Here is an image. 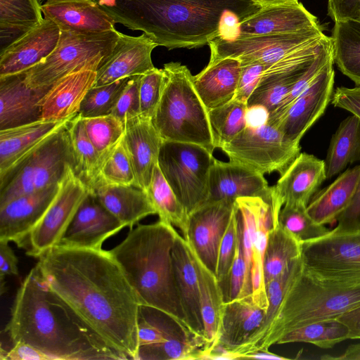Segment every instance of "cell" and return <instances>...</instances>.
<instances>
[{
    "instance_id": "49",
    "label": "cell",
    "mask_w": 360,
    "mask_h": 360,
    "mask_svg": "<svg viewBox=\"0 0 360 360\" xmlns=\"http://www.w3.org/2000/svg\"><path fill=\"white\" fill-rule=\"evenodd\" d=\"M241 227L240 217L234 203L233 214L221 241L215 275L221 287L225 301L227 300L229 279Z\"/></svg>"
},
{
    "instance_id": "45",
    "label": "cell",
    "mask_w": 360,
    "mask_h": 360,
    "mask_svg": "<svg viewBox=\"0 0 360 360\" xmlns=\"http://www.w3.org/2000/svg\"><path fill=\"white\" fill-rule=\"evenodd\" d=\"M99 184L136 187L134 166L124 136L101 162L95 188Z\"/></svg>"
},
{
    "instance_id": "61",
    "label": "cell",
    "mask_w": 360,
    "mask_h": 360,
    "mask_svg": "<svg viewBox=\"0 0 360 360\" xmlns=\"http://www.w3.org/2000/svg\"><path fill=\"white\" fill-rule=\"evenodd\" d=\"M323 359L360 360V343L349 345L346 350L338 356L324 355Z\"/></svg>"
},
{
    "instance_id": "33",
    "label": "cell",
    "mask_w": 360,
    "mask_h": 360,
    "mask_svg": "<svg viewBox=\"0 0 360 360\" xmlns=\"http://www.w3.org/2000/svg\"><path fill=\"white\" fill-rule=\"evenodd\" d=\"M360 178V165L347 169L330 185L317 191L306 210L317 223L331 224L346 209Z\"/></svg>"
},
{
    "instance_id": "23",
    "label": "cell",
    "mask_w": 360,
    "mask_h": 360,
    "mask_svg": "<svg viewBox=\"0 0 360 360\" xmlns=\"http://www.w3.org/2000/svg\"><path fill=\"white\" fill-rule=\"evenodd\" d=\"M317 18L299 1L262 6L240 21L239 35L300 32L320 26Z\"/></svg>"
},
{
    "instance_id": "64",
    "label": "cell",
    "mask_w": 360,
    "mask_h": 360,
    "mask_svg": "<svg viewBox=\"0 0 360 360\" xmlns=\"http://www.w3.org/2000/svg\"><path fill=\"white\" fill-rule=\"evenodd\" d=\"M47 1V0H40V1Z\"/></svg>"
},
{
    "instance_id": "46",
    "label": "cell",
    "mask_w": 360,
    "mask_h": 360,
    "mask_svg": "<svg viewBox=\"0 0 360 360\" xmlns=\"http://www.w3.org/2000/svg\"><path fill=\"white\" fill-rule=\"evenodd\" d=\"M200 351L195 340L183 335L165 342L139 347L136 360H198Z\"/></svg>"
},
{
    "instance_id": "57",
    "label": "cell",
    "mask_w": 360,
    "mask_h": 360,
    "mask_svg": "<svg viewBox=\"0 0 360 360\" xmlns=\"http://www.w3.org/2000/svg\"><path fill=\"white\" fill-rule=\"evenodd\" d=\"M18 257L8 241L0 240V282L1 293H4V279L6 276L19 275Z\"/></svg>"
},
{
    "instance_id": "13",
    "label": "cell",
    "mask_w": 360,
    "mask_h": 360,
    "mask_svg": "<svg viewBox=\"0 0 360 360\" xmlns=\"http://www.w3.org/2000/svg\"><path fill=\"white\" fill-rule=\"evenodd\" d=\"M304 266L328 273H360V229L339 230L302 243Z\"/></svg>"
},
{
    "instance_id": "18",
    "label": "cell",
    "mask_w": 360,
    "mask_h": 360,
    "mask_svg": "<svg viewBox=\"0 0 360 360\" xmlns=\"http://www.w3.org/2000/svg\"><path fill=\"white\" fill-rule=\"evenodd\" d=\"M39 120L0 130V183L31 153L67 127L73 118Z\"/></svg>"
},
{
    "instance_id": "17",
    "label": "cell",
    "mask_w": 360,
    "mask_h": 360,
    "mask_svg": "<svg viewBox=\"0 0 360 360\" xmlns=\"http://www.w3.org/2000/svg\"><path fill=\"white\" fill-rule=\"evenodd\" d=\"M60 29L44 18L36 27L0 51V78L25 72L55 49Z\"/></svg>"
},
{
    "instance_id": "37",
    "label": "cell",
    "mask_w": 360,
    "mask_h": 360,
    "mask_svg": "<svg viewBox=\"0 0 360 360\" xmlns=\"http://www.w3.org/2000/svg\"><path fill=\"white\" fill-rule=\"evenodd\" d=\"M66 130L74 172L93 192L98 182L101 164L100 156L89 139L79 114L69 122Z\"/></svg>"
},
{
    "instance_id": "53",
    "label": "cell",
    "mask_w": 360,
    "mask_h": 360,
    "mask_svg": "<svg viewBox=\"0 0 360 360\" xmlns=\"http://www.w3.org/2000/svg\"><path fill=\"white\" fill-rule=\"evenodd\" d=\"M241 72L234 99L246 103L257 88L266 65L252 63L242 65Z\"/></svg>"
},
{
    "instance_id": "31",
    "label": "cell",
    "mask_w": 360,
    "mask_h": 360,
    "mask_svg": "<svg viewBox=\"0 0 360 360\" xmlns=\"http://www.w3.org/2000/svg\"><path fill=\"white\" fill-rule=\"evenodd\" d=\"M91 193L125 227L131 229L142 219L157 214L147 192L138 187L99 184Z\"/></svg>"
},
{
    "instance_id": "54",
    "label": "cell",
    "mask_w": 360,
    "mask_h": 360,
    "mask_svg": "<svg viewBox=\"0 0 360 360\" xmlns=\"http://www.w3.org/2000/svg\"><path fill=\"white\" fill-rule=\"evenodd\" d=\"M330 102L333 106L345 110L360 120V85L352 88L338 87Z\"/></svg>"
},
{
    "instance_id": "16",
    "label": "cell",
    "mask_w": 360,
    "mask_h": 360,
    "mask_svg": "<svg viewBox=\"0 0 360 360\" xmlns=\"http://www.w3.org/2000/svg\"><path fill=\"white\" fill-rule=\"evenodd\" d=\"M124 227L91 192L78 208L58 245L101 250L104 241Z\"/></svg>"
},
{
    "instance_id": "25",
    "label": "cell",
    "mask_w": 360,
    "mask_h": 360,
    "mask_svg": "<svg viewBox=\"0 0 360 360\" xmlns=\"http://www.w3.org/2000/svg\"><path fill=\"white\" fill-rule=\"evenodd\" d=\"M124 139L131 158L136 187L147 191L163 139L152 119L139 115L124 122Z\"/></svg>"
},
{
    "instance_id": "50",
    "label": "cell",
    "mask_w": 360,
    "mask_h": 360,
    "mask_svg": "<svg viewBox=\"0 0 360 360\" xmlns=\"http://www.w3.org/2000/svg\"><path fill=\"white\" fill-rule=\"evenodd\" d=\"M333 58L331 42L321 49L308 69L295 83L291 90L278 106L268 114L266 120L275 124L288 107L316 79L326 64Z\"/></svg>"
},
{
    "instance_id": "24",
    "label": "cell",
    "mask_w": 360,
    "mask_h": 360,
    "mask_svg": "<svg viewBox=\"0 0 360 360\" xmlns=\"http://www.w3.org/2000/svg\"><path fill=\"white\" fill-rule=\"evenodd\" d=\"M41 8L44 18L60 30L100 33L115 29V20L95 0H47Z\"/></svg>"
},
{
    "instance_id": "21",
    "label": "cell",
    "mask_w": 360,
    "mask_h": 360,
    "mask_svg": "<svg viewBox=\"0 0 360 360\" xmlns=\"http://www.w3.org/2000/svg\"><path fill=\"white\" fill-rule=\"evenodd\" d=\"M58 184L18 196L0 206V240L27 247L30 233L53 201Z\"/></svg>"
},
{
    "instance_id": "32",
    "label": "cell",
    "mask_w": 360,
    "mask_h": 360,
    "mask_svg": "<svg viewBox=\"0 0 360 360\" xmlns=\"http://www.w3.org/2000/svg\"><path fill=\"white\" fill-rule=\"evenodd\" d=\"M278 210L274 202V186L268 198L255 197L256 233L253 247L251 278L252 299L256 305L267 310L269 301L264 275V259L269 233L278 223Z\"/></svg>"
},
{
    "instance_id": "28",
    "label": "cell",
    "mask_w": 360,
    "mask_h": 360,
    "mask_svg": "<svg viewBox=\"0 0 360 360\" xmlns=\"http://www.w3.org/2000/svg\"><path fill=\"white\" fill-rule=\"evenodd\" d=\"M238 59L223 58L210 60L198 74L193 75V83L207 110L233 99L241 72Z\"/></svg>"
},
{
    "instance_id": "27",
    "label": "cell",
    "mask_w": 360,
    "mask_h": 360,
    "mask_svg": "<svg viewBox=\"0 0 360 360\" xmlns=\"http://www.w3.org/2000/svg\"><path fill=\"white\" fill-rule=\"evenodd\" d=\"M48 91L27 86L24 73L0 78V130L41 120V101Z\"/></svg>"
},
{
    "instance_id": "29",
    "label": "cell",
    "mask_w": 360,
    "mask_h": 360,
    "mask_svg": "<svg viewBox=\"0 0 360 360\" xmlns=\"http://www.w3.org/2000/svg\"><path fill=\"white\" fill-rule=\"evenodd\" d=\"M96 71L84 70L55 83L41 101V119L62 120L76 116L87 91L94 86Z\"/></svg>"
},
{
    "instance_id": "4",
    "label": "cell",
    "mask_w": 360,
    "mask_h": 360,
    "mask_svg": "<svg viewBox=\"0 0 360 360\" xmlns=\"http://www.w3.org/2000/svg\"><path fill=\"white\" fill-rule=\"evenodd\" d=\"M178 233L174 226L159 219L131 230L109 252L135 291L140 305L166 314L193 338L181 307L174 271L172 249Z\"/></svg>"
},
{
    "instance_id": "20",
    "label": "cell",
    "mask_w": 360,
    "mask_h": 360,
    "mask_svg": "<svg viewBox=\"0 0 360 360\" xmlns=\"http://www.w3.org/2000/svg\"><path fill=\"white\" fill-rule=\"evenodd\" d=\"M157 44L143 33L132 37L120 32L109 56L96 71L94 86H102L124 78L142 75L155 68L151 59Z\"/></svg>"
},
{
    "instance_id": "22",
    "label": "cell",
    "mask_w": 360,
    "mask_h": 360,
    "mask_svg": "<svg viewBox=\"0 0 360 360\" xmlns=\"http://www.w3.org/2000/svg\"><path fill=\"white\" fill-rule=\"evenodd\" d=\"M172 260L185 320L191 335L202 349L204 346V326L198 274L188 243L179 233L174 243Z\"/></svg>"
},
{
    "instance_id": "39",
    "label": "cell",
    "mask_w": 360,
    "mask_h": 360,
    "mask_svg": "<svg viewBox=\"0 0 360 360\" xmlns=\"http://www.w3.org/2000/svg\"><path fill=\"white\" fill-rule=\"evenodd\" d=\"M302 243L279 223L269 231L264 259L265 283L274 279L301 257Z\"/></svg>"
},
{
    "instance_id": "48",
    "label": "cell",
    "mask_w": 360,
    "mask_h": 360,
    "mask_svg": "<svg viewBox=\"0 0 360 360\" xmlns=\"http://www.w3.org/2000/svg\"><path fill=\"white\" fill-rule=\"evenodd\" d=\"M129 78L105 85L92 86L81 103L79 115L82 117H92L110 115Z\"/></svg>"
},
{
    "instance_id": "40",
    "label": "cell",
    "mask_w": 360,
    "mask_h": 360,
    "mask_svg": "<svg viewBox=\"0 0 360 360\" xmlns=\"http://www.w3.org/2000/svg\"><path fill=\"white\" fill-rule=\"evenodd\" d=\"M303 266L302 257L294 261L288 269L280 276L266 283L269 306L262 325L242 345L231 351L235 359H242L250 353L271 326L277 310L290 285Z\"/></svg>"
},
{
    "instance_id": "44",
    "label": "cell",
    "mask_w": 360,
    "mask_h": 360,
    "mask_svg": "<svg viewBox=\"0 0 360 360\" xmlns=\"http://www.w3.org/2000/svg\"><path fill=\"white\" fill-rule=\"evenodd\" d=\"M82 119L86 132L102 162L122 139L124 122L111 114Z\"/></svg>"
},
{
    "instance_id": "12",
    "label": "cell",
    "mask_w": 360,
    "mask_h": 360,
    "mask_svg": "<svg viewBox=\"0 0 360 360\" xmlns=\"http://www.w3.org/2000/svg\"><path fill=\"white\" fill-rule=\"evenodd\" d=\"M89 193L91 190L76 175L72 165H68L53 201L28 237L27 254L39 258L58 245Z\"/></svg>"
},
{
    "instance_id": "63",
    "label": "cell",
    "mask_w": 360,
    "mask_h": 360,
    "mask_svg": "<svg viewBox=\"0 0 360 360\" xmlns=\"http://www.w3.org/2000/svg\"><path fill=\"white\" fill-rule=\"evenodd\" d=\"M257 4H259L261 6L272 5V4H285V3H292L297 2L298 0H255Z\"/></svg>"
},
{
    "instance_id": "58",
    "label": "cell",
    "mask_w": 360,
    "mask_h": 360,
    "mask_svg": "<svg viewBox=\"0 0 360 360\" xmlns=\"http://www.w3.org/2000/svg\"><path fill=\"white\" fill-rule=\"evenodd\" d=\"M4 360H54L49 354L25 343H15L7 351Z\"/></svg>"
},
{
    "instance_id": "26",
    "label": "cell",
    "mask_w": 360,
    "mask_h": 360,
    "mask_svg": "<svg viewBox=\"0 0 360 360\" xmlns=\"http://www.w3.org/2000/svg\"><path fill=\"white\" fill-rule=\"evenodd\" d=\"M326 179L324 161L300 153L281 175L274 188L283 205L307 207Z\"/></svg>"
},
{
    "instance_id": "9",
    "label": "cell",
    "mask_w": 360,
    "mask_h": 360,
    "mask_svg": "<svg viewBox=\"0 0 360 360\" xmlns=\"http://www.w3.org/2000/svg\"><path fill=\"white\" fill-rule=\"evenodd\" d=\"M66 127L36 149L0 183V206L60 181L67 165H72Z\"/></svg>"
},
{
    "instance_id": "43",
    "label": "cell",
    "mask_w": 360,
    "mask_h": 360,
    "mask_svg": "<svg viewBox=\"0 0 360 360\" xmlns=\"http://www.w3.org/2000/svg\"><path fill=\"white\" fill-rule=\"evenodd\" d=\"M349 339V329L338 319L314 322L284 335L277 344L305 342L323 349H330Z\"/></svg>"
},
{
    "instance_id": "41",
    "label": "cell",
    "mask_w": 360,
    "mask_h": 360,
    "mask_svg": "<svg viewBox=\"0 0 360 360\" xmlns=\"http://www.w3.org/2000/svg\"><path fill=\"white\" fill-rule=\"evenodd\" d=\"M146 192L159 219L178 228L184 237L188 231V214L163 176L158 163L153 169Z\"/></svg>"
},
{
    "instance_id": "56",
    "label": "cell",
    "mask_w": 360,
    "mask_h": 360,
    "mask_svg": "<svg viewBox=\"0 0 360 360\" xmlns=\"http://www.w3.org/2000/svg\"><path fill=\"white\" fill-rule=\"evenodd\" d=\"M328 15L334 21H360V0H328Z\"/></svg>"
},
{
    "instance_id": "10",
    "label": "cell",
    "mask_w": 360,
    "mask_h": 360,
    "mask_svg": "<svg viewBox=\"0 0 360 360\" xmlns=\"http://www.w3.org/2000/svg\"><path fill=\"white\" fill-rule=\"evenodd\" d=\"M229 160L262 174H283L300 153V143L288 141L278 127L267 120L248 126L221 148Z\"/></svg>"
},
{
    "instance_id": "36",
    "label": "cell",
    "mask_w": 360,
    "mask_h": 360,
    "mask_svg": "<svg viewBox=\"0 0 360 360\" xmlns=\"http://www.w3.org/2000/svg\"><path fill=\"white\" fill-rule=\"evenodd\" d=\"M324 161L326 179L360 161V120L352 115L339 124L333 134Z\"/></svg>"
},
{
    "instance_id": "42",
    "label": "cell",
    "mask_w": 360,
    "mask_h": 360,
    "mask_svg": "<svg viewBox=\"0 0 360 360\" xmlns=\"http://www.w3.org/2000/svg\"><path fill=\"white\" fill-rule=\"evenodd\" d=\"M248 115L247 103L234 98L208 110L216 148H221L248 126Z\"/></svg>"
},
{
    "instance_id": "60",
    "label": "cell",
    "mask_w": 360,
    "mask_h": 360,
    "mask_svg": "<svg viewBox=\"0 0 360 360\" xmlns=\"http://www.w3.org/2000/svg\"><path fill=\"white\" fill-rule=\"evenodd\" d=\"M349 329V339L360 340V304L345 312L338 319Z\"/></svg>"
},
{
    "instance_id": "30",
    "label": "cell",
    "mask_w": 360,
    "mask_h": 360,
    "mask_svg": "<svg viewBox=\"0 0 360 360\" xmlns=\"http://www.w3.org/2000/svg\"><path fill=\"white\" fill-rule=\"evenodd\" d=\"M188 247L198 274L204 326V346L200 351L199 360L202 354L211 350L219 342L226 301L216 275L205 265L189 245Z\"/></svg>"
},
{
    "instance_id": "35",
    "label": "cell",
    "mask_w": 360,
    "mask_h": 360,
    "mask_svg": "<svg viewBox=\"0 0 360 360\" xmlns=\"http://www.w3.org/2000/svg\"><path fill=\"white\" fill-rule=\"evenodd\" d=\"M40 0H0V51L44 19Z\"/></svg>"
},
{
    "instance_id": "15",
    "label": "cell",
    "mask_w": 360,
    "mask_h": 360,
    "mask_svg": "<svg viewBox=\"0 0 360 360\" xmlns=\"http://www.w3.org/2000/svg\"><path fill=\"white\" fill-rule=\"evenodd\" d=\"M235 201L205 203L188 215L184 237L205 265L214 274L219 245L230 222Z\"/></svg>"
},
{
    "instance_id": "51",
    "label": "cell",
    "mask_w": 360,
    "mask_h": 360,
    "mask_svg": "<svg viewBox=\"0 0 360 360\" xmlns=\"http://www.w3.org/2000/svg\"><path fill=\"white\" fill-rule=\"evenodd\" d=\"M165 75L156 68L142 75L139 82L141 115L152 119L162 96Z\"/></svg>"
},
{
    "instance_id": "47",
    "label": "cell",
    "mask_w": 360,
    "mask_h": 360,
    "mask_svg": "<svg viewBox=\"0 0 360 360\" xmlns=\"http://www.w3.org/2000/svg\"><path fill=\"white\" fill-rule=\"evenodd\" d=\"M307 207L284 205L278 223L301 243L319 238L329 232L325 225L316 222L307 212Z\"/></svg>"
},
{
    "instance_id": "6",
    "label": "cell",
    "mask_w": 360,
    "mask_h": 360,
    "mask_svg": "<svg viewBox=\"0 0 360 360\" xmlns=\"http://www.w3.org/2000/svg\"><path fill=\"white\" fill-rule=\"evenodd\" d=\"M164 88L152 122L163 141L200 145L213 153L208 110L198 96L188 68L178 62L164 65Z\"/></svg>"
},
{
    "instance_id": "34",
    "label": "cell",
    "mask_w": 360,
    "mask_h": 360,
    "mask_svg": "<svg viewBox=\"0 0 360 360\" xmlns=\"http://www.w3.org/2000/svg\"><path fill=\"white\" fill-rule=\"evenodd\" d=\"M266 311L252 298L226 302L218 344L228 351L244 343L263 323Z\"/></svg>"
},
{
    "instance_id": "55",
    "label": "cell",
    "mask_w": 360,
    "mask_h": 360,
    "mask_svg": "<svg viewBox=\"0 0 360 360\" xmlns=\"http://www.w3.org/2000/svg\"><path fill=\"white\" fill-rule=\"evenodd\" d=\"M339 230H354L360 229V178L346 209L337 218Z\"/></svg>"
},
{
    "instance_id": "38",
    "label": "cell",
    "mask_w": 360,
    "mask_h": 360,
    "mask_svg": "<svg viewBox=\"0 0 360 360\" xmlns=\"http://www.w3.org/2000/svg\"><path fill=\"white\" fill-rule=\"evenodd\" d=\"M330 42L333 62L343 75L360 85V21L335 22Z\"/></svg>"
},
{
    "instance_id": "7",
    "label": "cell",
    "mask_w": 360,
    "mask_h": 360,
    "mask_svg": "<svg viewBox=\"0 0 360 360\" xmlns=\"http://www.w3.org/2000/svg\"><path fill=\"white\" fill-rule=\"evenodd\" d=\"M120 35L113 30L100 33L60 30L53 51L44 60L24 72L30 87L49 89L64 77L84 70L97 71L112 53Z\"/></svg>"
},
{
    "instance_id": "8",
    "label": "cell",
    "mask_w": 360,
    "mask_h": 360,
    "mask_svg": "<svg viewBox=\"0 0 360 360\" xmlns=\"http://www.w3.org/2000/svg\"><path fill=\"white\" fill-rule=\"evenodd\" d=\"M212 153L200 145L163 141L159 167L188 215L207 200Z\"/></svg>"
},
{
    "instance_id": "62",
    "label": "cell",
    "mask_w": 360,
    "mask_h": 360,
    "mask_svg": "<svg viewBox=\"0 0 360 360\" xmlns=\"http://www.w3.org/2000/svg\"><path fill=\"white\" fill-rule=\"evenodd\" d=\"M276 359V360H286L289 359L288 358L279 356L274 353L269 352V350H259L253 352L251 353H248L244 355L242 359Z\"/></svg>"
},
{
    "instance_id": "14",
    "label": "cell",
    "mask_w": 360,
    "mask_h": 360,
    "mask_svg": "<svg viewBox=\"0 0 360 360\" xmlns=\"http://www.w3.org/2000/svg\"><path fill=\"white\" fill-rule=\"evenodd\" d=\"M333 59L285 110L274 124L289 141L300 143L301 138L323 114L333 94Z\"/></svg>"
},
{
    "instance_id": "1",
    "label": "cell",
    "mask_w": 360,
    "mask_h": 360,
    "mask_svg": "<svg viewBox=\"0 0 360 360\" xmlns=\"http://www.w3.org/2000/svg\"><path fill=\"white\" fill-rule=\"evenodd\" d=\"M37 265L50 288L108 345L136 360L140 303L109 250L57 245Z\"/></svg>"
},
{
    "instance_id": "5",
    "label": "cell",
    "mask_w": 360,
    "mask_h": 360,
    "mask_svg": "<svg viewBox=\"0 0 360 360\" xmlns=\"http://www.w3.org/2000/svg\"><path fill=\"white\" fill-rule=\"evenodd\" d=\"M359 304L360 273L323 272L303 264L271 326L251 352L269 350L286 333L314 322L337 319Z\"/></svg>"
},
{
    "instance_id": "3",
    "label": "cell",
    "mask_w": 360,
    "mask_h": 360,
    "mask_svg": "<svg viewBox=\"0 0 360 360\" xmlns=\"http://www.w3.org/2000/svg\"><path fill=\"white\" fill-rule=\"evenodd\" d=\"M115 21L167 49L202 46L219 35L226 11L241 20L261 8L255 0H95Z\"/></svg>"
},
{
    "instance_id": "59",
    "label": "cell",
    "mask_w": 360,
    "mask_h": 360,
    "mask_svg": "<svg viewBox=\"0 0 360 360\" xmlns=\"http://www.w3.org/2000/svg\"><path fill=\"white\" fill-rule=\"evenodd\" d=\"M241 18L234 12L226 11L221 16L219 24V35L226 40L233 39L239 36V23Z\"/></svg>"
},
{
    "instance_id": "11",
    "label": "cell",
    "mask_w": 360,
    "mask_h": 360,
    "mask_svg": "<svg viewBox=\"0 0 360 360\" xmlns=\"http://www.w3.org/2000/svg\"><path fill=\"white\" fill-rule=\"evenodd\" d=\"M325 36L321 25L296 32L239 35L231 40L217 37L208 43L210 60L229 57L238 59L242 65L259 63L269 68L290 53Z\"/></svg>"
},
{
    "instance_id": "19",
    "label": "cell",
    "mask_w": 360,
    "mask_h": 360,
    "mask_svg": "<svg viewBox=\"0 0 360 360\" xmlns=\"http://www.w3.org/2000/svg\"><path fill=\"white\" fill-rule=\"evenodd\" d=\"M271 192L272 186L268 185L264 174L239 162H221L214 158L205 203L224 200L235 201L242 197L268 198Z\"/></svg>"
},
{
    "instance_id": "52",
    "label": "cell",
    "mask_w": 360,
    "mask_h": 360,
    "mask_svg": "<svg viewBox=\"0 0 360 360\" xmlns=\"http://www.w3.org/2000/svg\"><path fill=\"white\" fill-rule=\"evenodd\" d=\"M141 75L129 77L120 92L111 115L124 122L141 115L139 82Z\"/></svg>"
},
{
    "instance_id": "2",
    "label": "cell",
    "mask_w": 360,
    "mask_h": 360,
    "mask_svg": "<svg viewBox=\"0 0 360 360\" xmlns=\"http://www.w3.org/2000/svg\"><path fill=\"white\" fill-rule=\"evenodd\" d=\"M5 330L13 345H32L54 360L128 359L50 288L37 264L18 290Z\"/></svg>"
}]
</instances>
